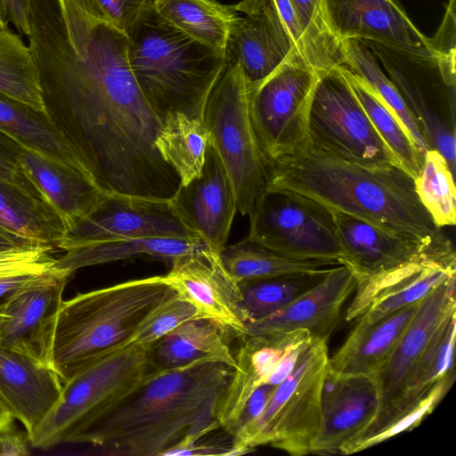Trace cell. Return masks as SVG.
<instances>
[{"label":"cell","instance_id":"cell-1","mask_svg":"<svg viewBox=\"0 0 456 456\" xmlns=\"http://www.w3.org/2000/svg\"><path fill=\"white\" fill-rule=\"evenodd\" d=\"M28 46L45 110L105 192L170 199L180 179L155 146L162 121L130 69L127 37L60 0H30Z\"/></svg>","mask_w":456,"mask_h":456},{"label":"cell","instance_id":"cell-2","mask_svg":"<svg viewBox=\"0 0 456 456\" xmlns=\"http://www.w3.org/2000/svg\"><path fill=\"white\" fill-rule=\"evenodd\" d=\"M233 368L195 362L173 370L151 369L142 384L116 410L82 434L113 456H167L220 428L218 406Z\"/></svg>","mask_w":456,"mask_h":456},{"label":"cell","instance_id":"cell-3","mask_svg":"<svg viewBox=\"0 0 456 456\" xmlns=\"http://www.w3.org/2000/svg\"><path fill=\"white\" fill-rule=\"evenodd\" d=\"M266 189L302 194L330 208L382 227L428 237L437 228L403 168H371L310 143L273 162Z\"/></svg>","mask_w":456,"mask_h":456},{"label":"cell","instance_id":"cell-4","mask_svg":"<svg viewBox=\"0 0 456 456\" xmlns=\"http://www.w3.org/2000/svg\"><path fill=\"white\" fill-rule=\"evenodd\" d=\"M177 296L164 275H156L78 293L63 300L52 349V366L61 382L131 344Z\"/></svg>","mask_w":456,"mask_h":456},{"label":"cell","instance_id":"cell-5","mask_svg":"<svg viewBox=\"0 0 456 456\" xmlns=\"http://www.w3.org/2000/svg\"><path fill=\"white\" fill-rule=\"evenodd\" d=\"M126 35L132 73L160 120L176 112L203 120L209 95L226 66L224 53L178 30L155 9Z\"/></svg>","mask_w":456,"mask_h":456},{"label":"cell","instance_id":"cell-6","mask_svg":"<svg viewBox=\"0 0 456 456\" xmlns=\"http://www.w3.org/2000/svg\"><path fill=\"white\" fill-rule=\"evenodd\" d=\"M149 348L136 343L107 355L63 383L61 394L28 436L32 447L76 444L90 428L120 406L145 380Z\"/></svg>","mask_w":456,"mask_h":456},{"label":"cell","instance_id":"cell-7","mask_svg":"<svg viewBox=\"0 0 456 456\" xmlns=\"http://www.w3.org/2000/svg\"><path fill=\"white\" fill-rule=\"evenodd\" d=\"M327 341L313 338L289 376L277 385L261 415L232 436L242 454L264 444L292 456L313 452L322 419V387L329 365Z\"/></svg>","mask_w":456,"mask_h":456},{"label":"cell","instance_id":"cell-8","mask_svg":"<svg viewBox=\"0 0 456 456\" xmlns=\"http://www.w3.org/2000/svg\"><path fill=\"white\" fill-rule=\"evenodd\" d=\"M204 124L233 189L237 211L249 216L266 190L269 164L248 110V84L237 62H226L208 100Z\"/></svg>","mask_w":456,"mask_h":456},{"label":"cell","instance_id":"cell-9","mask_svg":"<svg viewBox=\"0 0 456 456\" xmlns=\"http://www.w3.org/2000/svg\"><path fill=\"white\" fill-rule=\"evenodd\" d=\"M321 73L296 52L261 82L248 85V110L269 167L309 144L308 113Z\"/></svg>","mask_w":456,"mask_h":456},{"label":"cell","instance_id":"cell-10","mask_svg":"<svg viewBox=\"0 0 456 456\" xmlns=\"http://www.w3.org/2000/svg\"><path fill=\"white\" fill-rule=\"evenodd\" d=\"M307 128L309 143L329 154L371 168H403L372 126L338 66L322 73L317 81Z\"/></svg>","mask_w":456,"mask_h":456},{"label":"cell","instance_id":"cell-11","mask_svg":"<svg viewBox=\"0 0 456 456\" xmlns=\"http://www.w3.org/2000/svg\"><path fill=\"white\" fill-rule=\"evenodd\" d=\"M248 216L251 240L288 256L339 263L341 250L329 207L299 193L266 189Z\"/></svg>","mask_w":456,"mask_h":456},{"label":"cell","instance_id":"cell-12","mask_svg":"<svg viewBox=\"0 0 456 456\" xmlns=\"http://www.w3.org/2000/svg\"><path fill=\"white\" fill-rule=\"evenodd\" d=\"M382 63L412 112L431 149L439 151L455 175V86L444 79L436 56L419 55L365 41Z\"/></svg>","mask_w":456,"mask_h":456},{"label":"cell","instance_id":"cell-13","mask_svg":"<svg viewBox=\"0 0 456 456\" xmlns=\"http://www.w3.org/2000/svg\"><path fill=\"white\" fill-rule=\"evenodd\" d=\"M341 256L356 280V295L346 321L365 310L377 286L388 275L420 255L441 229L428 237L390 230L362 218L333 210Z\"/></svg>","mask_w":456,"mask_h":456},{"label":"cell","instance_id":"cell-14","mask_svg":"<svg viewBox=\"0 0 456 456\" xmlns=\"http://www.w3.org/2000/svg\"><path fill=\"white\" fill-rule=\"evenodd\" d=\"M70 276L66 271L53 267L0 299V346L29 355L53 368L55 323Z\"/></svg>","mask_w":456,"mask_h":456},{"label":"cell","instance_id":"cell-15","mask_svg":"<svg viewBox=\"0 0 456 456\" xmlns=\"http://www.w3.org/2000/svg\"><path fill=\"white\" fill-rule=\"evenodd\" d=\"M141 237L201 240L179 218L170 199L109 193L87 218L65 233L56 248L66 251Z\"/></svg>","mask_w":456,"mask_h":456},{"label":"cell","instance_id":"cell-16","mask_svg":"<svg viewBox=\"0 0 456 456\" xmlns=\"http://www.w3.org/2000/svg\"><path fill=\"white\" fill-rule=\"evenodd\" d=\"M164 277L203 317L217 322L239 338L245 337L247 318L240 288L218 253L206 246L179 256Z\"/></svg>","mask_w":456,"mask_h":456},{"label":"cell","instance_id":"cell-17","mask_svg":"<svg viewBox=\"0 0 456 456\" xmlns=\"http://www.w3.org/2000/svg\"><path fill=\"white\" fill-rule=\"evenodd\" d=\"M226 41V62H237L248 85L273 73L298 51L274 0H241Z\"/></svg>","mask_w":456,"mask_h":456},{"label":"cell","instance_id":"cell-18","mask_svg":"<svg viewBox=\"0 0 456 456\" xmlns=\"http://www.w3.org/2000/svg\"><path fill=\"white\" fill-rule=\"evenodd\" d=\"M321 9L326 27L340 43L361 39L434 55L429 37L414 25L398 0H321Z\"/></svg>","mask_w":456,"mask_h":456},{"label":"cell","instance_id":"cell-19","mask_svg":"<svg viewBox=\"0 0 456 456\" xmlns=\"http://www.w3.org/2000/svg\"><path fill=\"white\" fill-rule=\"evenodd\" d=\"M455 278H448L421 300L389 358L374 375L379 390V411L372 424L355 439L369 436L382 427L432 336L443 322L456 312Z\"/></svg>","mask_w":456,"mask_h":456},{"label":"cell","instance_id":"cell-20","mask_svg":"<svg viewBox=\"0 0 456 456\" xmlns=\"http://www.w3.org/2000/svg\"><path fill=\"white\" fill-rule=\"evenodd\" d=\"M170 202L183 223L208 248L220 254L237 212L232 186L212 142L198 176L179 185Z\"/></svg>","mask_w":456,"mask_h":456},{"label":"cell","instance_id":"cell-21","mask_svg":"<svg viewBox=\"0 0 456 456\" xmlns=\"http://www.w3.org/2000/svg\"><path fill=\"white\" fill-rule=\"evenodd\" d=\"M379 407L374 375L336 374L328 367L322 387L321 425L312 453L340 454L346 444L372 424Z\"/></svg>","mask_w":456,"mask_h":456},{"label":"cell","instance_id":"cell-22","mask_svg":"<svg viewBox=\"0 0 456 456\" xmlns=\"http://www.w3.org/2000/svg\"><path fill=\"white\" fill-rule=\"evenodd\" d=\"M349 268L334 266L316 285L274 314L246 324V336L306 330L314 338L328 342L342 306L355 289Z\"/></svg>","mask_w":456,"mask_h":456},{"label":"cell","instance_id":"cell-23","mask_svg":"<svg viewBox=\"0 0 456 456\" xmlns=\"http://www.w3.org/2000/svg\"><path fill=\"white\" fill-rule=\"evenodd\" d=\"M63 383L55 370L40 361L0 346V399L28 436L58 401Z\"/></svg>","mask_w":456,"mask_h":456},{"label":"cell","instance_id":"cell-24","mask_svg":"<svg viewBox=\"0 0 456 456\" xmlns=\"http://www.w3.org/2000/svg\"><path fill=\"white\" fill-rule=\"evenodd\" d=\"M20 162L28 178L60 215L66 232L87 218L109 194L77 169L29 149L21 147Z\"/></svg>","mask_w":456,"mask_h":456},{"label":"cell","instance_id":"cell-25","mask_svg":"<svg viewBox=\"0 0 456 456\" xmlns=\"http://www.w3.org/2000/svg\"><path fill=\"white\" fill-rule=\"evenodd\" d=\"M0 131L21 147L77 169L97 185L85 157L47 110L0 93Z\"/></svg>","mask_w":456,"mask_h":456},{"label":"cell","instance_id":"cell-26","mask_svg":"<svg viewBox=\"0 0 456 456\" xmlns=\"http://www.w3.org/2000/svg\"><path fill=\"white\" fill-rule=\"evenodd\" d=\"M234 354L235 366L221 399L217 419L229 432L253 392L265 384L288 349L287 339L277 334L246 336Z\"/></svg>","mask_w":456,"mask_h":456},{"label":"cell","instance_id":"cell-27","mask_svg":"<svg viewBox=\"0 0 456 456\" xmlns=\"http://www.w3.org/2000/svg\"><path fill=\"white\" fill-rule=\"evenodd\" d=\"M420 302L371 323H357L344 345L329 358V370L341 375H375L389 358Z\"/></svg>","mask_w":456,"mask_h":456},{"label":"cell","instance_id":"cell-28","mask_svg":"<svg viewBox=\"0 0 456 456\" xmlns=\"http://www.w3.org/2000/svg\"><path fill=\"white\" fill-rule=\"evenodd\" d=\"M231 333L217 322L205 317L187 321L149 348L153 370H173L195 362L235 366L229 346Z\"/></svg>","mask_w":456,"mask_h":456},{"label":"cell","instance_id":"cell-29","mask_svg":"<svg viewBox=\"0 0 456 456\" xmlns=\"http://www.w3.org/2000/svg\"><path fill=\"white\" fill-rule=\"evenodd\" d=\"M0 227L31 241L56 247L66 233L54 208L30 183L0 178Z\"/></svg>","mask_w":456,"mask_h":456},{"label":"cell","instance_id":"cell-30","mask_svg":"<svg viewBox=\"0 0 456 456\" xmlns=\"http://www.w3.org/2000/svg\"><path fill=\"white\" fill-rule=\"evenodd\" d=\"M208 246L201 240L141 237L90 244L65 251L53 268L70 275L77 269L146 256L171 264L175 257Z\"/></svg>","mask_w":456,"mask_h":456},{"label":"cell","instance_id":"cell-31","mask_svg":"<svg viewBox=\"0 0 456 456\" xmlns=\"http://www.w3.org/2000/svg\"><path fill=\"white\" fill-rule=\"evenodd\" d=\"M455 314L456 312L452 313L437 328L413 366L397 403L377 431L412 411L437 381L452 372Z\"/></svg>","mask_w":456,"mask_h":456},{"label":"cell","instance_id":"cell-32","mask_svg":"<svg viewBox=\"0 0 456 456\" xmlns=\"http://www.w3.org/2000/svg\"><path fill=\"white\" fill-rule=\"evenodd\" d=\"M221 260L238 282L296 274L316 273L340 265L335 260L303 259L282 255L246 238L225 246Z\"/></svg>","mask_w":456,"mask_h":456},{"label":"cell","instance_id":"cell-33","mask_svg":"<svg viewBox=\"0 0 456 456\" xmlns=\"http://www.w3.org/2000/svg\"><path fill=\"white\" fill-rule=\"evenodd\" d=\"M209 134L200 118L183 113L169 114L162 121L155 146L185 185L198 176L202 169Z\"/></svg>","mask_w":456,"mask_h":456},{"label":"cell","instance_id":"cell-34","mask_svg":"<svg viewBox=\"0 0 456 456\" xmlns=\"http://www.w3.org/2000/svg\"><path fill=\"white\" fill-rule=\"evenodd\" d=\"M154 9L178 30L224 53L231 26L238 15L233 5L214 0H157Z\"/></svg>","mask_w":456,"mask_h":456},{"label":"cell","instance_id":"cell-35","mask_svg":"<svg viewBox=\"0 0 456 456\" xmlns=\"http://www.w3.org/2000/svg\"><path fill=\"white\" fill-rule=\"evenodd\" d=\"M372 126L400 161L403 168L414 179L424 157L408 131L376 92L345 65L338 66Z\"/></svg>","mask_w":456,"mask_h":456},{"label":"cell","instance_id":"cell-36","mask_svg":"<svg viewBox=\"0 0 456 456\" xmlns=\"http://www.w3.org/2000/svg\"><path fill=\"white\" fill-rule=\"evenodd\" d=\"M341 45L343 65L362 78L376 92L401 121L424 157L431 148L403 97L382 71L378 59L368 45L361 39H346L341 42Z\"/></svg>","mask_w":456,"mask_h":456},{"label":"cell","instance_id":"cell-37","mask_svg":"<svg viewBox=\"0 0 456 456\" xmlns=\"http://www.w3.org/2000/svg\"><path fill=\"white\" fill-rule=\"evenodd\" d=\"M0 93L46 110L30 48L8 28H0Z\"/></svg>","mask_w":456,"mask_h":456},{"label":"cell","instance_id":"cell-38","mask_svg":"<svg viewBox=\"0 0 456 456\" xmlns=\"http://www.w3.org/2000/svg\"><path fill=\"white\" fill-rule=\"evenodd\" d=\"M333 267L316 273L288 274L239 283L247 323L265 318L285 307L316 285Z\"/></svg>","mask_w":456,"mask_h":456},{"label":"cell","instance_id":"cell-39","mask_svg":"<svg viewBox=\"0 0 456 456\" xmlns=\"http://www.w3.org/2000/svg\"><path fill=\"white\" fill-rule=\"evenodd\" d=\"M414 185L435 225L439 229L453 226L456 221L454 175L439 151L430 149L426 152Z\"/></svg>","mask_w":456,"mask_h":456},{"label":"cell","instance_id":"cell-40","mask_svg":"<svg viewBox=\"0 0 456 456\" xmlns=\"http://www.w3.org/2000/svg\"><path fill=\"white\" fill-rule=\"evenodd\" d=\"M309 39L320 73L344 64L341 43L326 27L321 9V0H289Z\"/></svg>","mask_w":456,"mask_h":456},{"label":"cell","instance_id":"cell-41","mask_svg":"<svg viewBox=\"0 0 456 456\" xmlns=\"http://www.w3.org/2000/svg\"><path fill=\"white\" fill-rule=\"evenodd\" d=\"M453 378L451 374L444 377L432 387L430 392L420 403L409 413L404 414L376 433L349 442L345 444L340 454L348 455L365 450L387 440L403 431H409L417 427L421 420L436 408V404L444 397L448 390L451 380Z\"/></svg>","mask_w":456,"mask_h":456},{"label":"cell","instance_id":"cell-42","mask_svg":"<svg viewBox=\"0 0 456 456\" xmlns=\"http://www.w3.org/2000/svg\"><path fill=\"white\" fill-rule=\"evenodd\" d=\"M200 317L203 316L192 304L177 296L146 324L132 343L150 348L183 322Z\"/></svg>","mask_w":456,"mask_h":456},{"label":"cell","instance_id":"cell-43","mask_svg":"<svg viewBox=\"0 0 456 456\" xmlns=\"http://www.w3.org/2000/svg\"><path fill=\"white\" fill-rule=\"evenodd\" d=\"M53 247L45 243L0 251V275L37 273L52 269L56 258L51 252Z\"/></svg>","mask_w":456,"mask_h":456},{"label":"cell","instance_id":"cell-44","mask_svg":"<svg viewBox=\"0 0 456 456\" xmlns=\"http://www.w3.org/2000/svg\"><path fill=\"white\" fill-rule=\"evenodd\" d=\"M455 37V0H449L443 20L436 34L429 37V40L431 50L439 61L445 79L451 85H456Z\"/></svg>","mask_w":456,"mask_h":456},{"label":"cell","instance_id":"cell-45","mask_svg":"<svg viewBox=\"0 0 456 456\" xmlns=\"http://www.w3.org/2000/svg\"><path fill=\"white\" fill-rule=\"evenodd\" d=\"M157 0H94L102 20L126 34Z\"/></svg>","mask_w":456,"mask_h":456},{"label":"cell","instance_id":"cell-46","mask_svg":"<svg viewBox=\"0 0 456 456\" xmlns=\"http://www.w3.org/2000/svg\"><path fill=\"white\" fill-rule=\"evenodd\" d=\"M274 2L281 18L297 47V50L316 70L314 56L309 39L291 3L289 0H274Z\"/></svg>","mask_w":456,"mask_h":456},{"label":"cell","instance_id":"cell-47","mask_svg":"<svg viewBox=\"0 0 456 456\" xmlns=\"http://www.w3.org/2000/svg\"><path fill=\"white\" fill-rule=\"evenodd\" d=\"M21 146L0 131V178L18 182L30 183L23 172L20 162Z\"/></svg>","mask_w":456,"mask_h":456},{"label":"cell","instance_id":"cell-48","mask_svg":"<svg viewBox=\"0 0 456 456\" xmlns=\"http://www.w3.org/2000/svg\"><path fill=\"white\" fill-rule=\"evenodd\" d=\"M276 386L263 384L259 386L246 402L236 421L228 434L234 436L249 424L254 422L263 412Z\"/></svg>","mask_w":456,"mask_h":456},{"label":"cell","instance_id":"cell-49","mask_svg":"<svg viewBox=\"0 0 456 456\" xmlns=\"http://www.w3.org/2000/svg\"><path fill=\"white\" fill-rule=\"evenodd\" d=\"M28 434L12 427L0 431V456H28L30 454Z\"/></svg>","mask_w":456,"mask_h":456},{"label":"cell","instance_id":"cell-50","mask_svg":"<svg viewBox=\"0 0 456 456\" xmlns=\"http://www.w3.org/2000/svg\"><path fill=\"white\" fill-rule=\"evenodd\" d=\"M5 16L20 33L28 36V12L30 0H0Z\"/></svg>","mask_w":456,"mask_h":456},{"label":"cell","instance_id":"cell-51","mask_svg":"<svg viewBox=\"0 0 456 456\" xmlns=\"http://www.w3.org/2000/svg\"><path fill=\"white\" fill-rule=\"evenodd\" d=\"M37 273H40L0 275V299L30 281Z\"/></svg>","mask_w":456,"mask_h":456},{"label":"cell","instance_id":"cell-52","mask_svg":"<svg viewBox=\"0 0 456 456\" xmlns=\"http://www.w3.org/2000/svg\"><path fill=\"white\" fill-rule=\"evenodd\" d=\"M39 242L20 237L0 227V251L22 248Z\"/></svg>","mask_w":456,"mask_h":456},{"label":"cell","instance_id":"cell-53","mask_svg":"<svg viewBox=\"0 0 456 456\" xmlns=\"http://www.w3.org/2000/svg\"><path fill=\"white\" fill-rule=\"evenodd\" d=\"M89 17L102 20L94 0H68Z\"/></svg>","mask_w":456,"mask_h":456},{"label":"cell","instance_id":"cell-54","mask_svg":"<svg viewBox=\"0 0 456 456\" xmlns=\"http://www.w3.org/2000/svg\"><path fill=\"white\" fill-rule=\"evenodd\" d=\"M12 417L0 399V431L12 425Z\"/></svg>","mask_w":456,"mask_h":456},{"label":"cell","instance_id":"cell-55","mask_svg":"<svg viewBox=\"0 0 456 456\" xmlns=\"http://www.w3.org/2000/svg\"><path fill=\"white\" fill-rule=\"evenodd\" d=\"M8 22L4 11L0 4V28H6L8 27Z\"/></svg>","mask_w":456,"mask_h":456}]
</instances>
